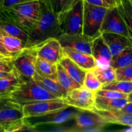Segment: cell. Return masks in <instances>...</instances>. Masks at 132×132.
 <instances>
[{
    "instance_id": "obj_1",
    "label": "cell",
    "mask_w": 132,
    "mask_h": 132,
    "mask_svg": "<svg viewBox=\"0 0 132 132\" xmlns=\"http://www.w3.org/2000/svg\"><path fill=\"white\" fill-rule=\"evenodd\" d=\"M62 34L57 15L40 1L39 16L27 33L24 47L37 46L48 39L57 38Z\"/></svg>"
},
{
    "instance_id": "obj_2",
    "label": "cell",
    "mask_w": 132,
    "mask_h": 132,
    "mask_svg": "<svg viewBox=\"0 0 132 132\" xmlns=\"http://www.w3.org/2000/svg\"><path fill=\"white\" fill-rule=\"evenodd\" d=\"M9 95L14 102L21 106L36 102L59 99L39 86L33 79L24 80Z\"/></svg>"
},
{
    "instance_id": "obj_3",
    "label": "cell",
    "mask_w": 132,
    "mask_h": 132,
    "mask_svg": "<svg viewBox=\"0 0 132 132\" xmlns=\"http://www.w3.org/2000/svg\"><path fill=\"white\" fill-rule=\"evenodd\" d=\"M13 20L28 33L34 26L40 13V1L32 0L6 9Z\"/></svg>"
},
{
    "instance_id": "obj_4",
    "label": "cell",
    "mask_w": 132,
    "mask_h": 132,
    "mask_svg": "<svg viewBox=\"0 0 132 132\" xmlns=\"http://www.w3.org/2000/svg\"><path fill=\"white\" fill-rule=\"evenodd\" d=\"M107 8L92 5L83 1L82 33L94 38L100 35L101 27Z\"/></svg>"
},
{
    "instance_id": "obj_5",
    "label": "cell",
    "mask_w": 132,
    "mask_h": 132,
    "mask_svg": "<svg viewBox=\"0 0 132 132\" xmlns=\"http://www.w3.org/2000/svg\"><path fill=\"white\" fill-rule=\"evenodd\" d=\"M63 34L82 33L83 27V0H79L70 10L57 15Z\"/></svg>"
},
{
    "instance_id": "obj_6",
    "label": "cell",
    "mask_w": 132,
    "mask_h": 132,
    "mask_svg": "<svg viewBox=\"0 0 132 132\" xmlns=\"http://www.w3.org/2000/svg\"><path fill=\"white\" fill-rule=\"evenodd\" d=\"M36 46L24 47L12 59L13 67L24 80L32 79L36 72Z\"/></svg>"
},
{
    "instance_id": "obj_7",
    "label": "cell",
    "mask_w": 132,
    "mask_h": 132,
    "mask_svg": "<svg viewBox=\"0 0 132 132\" xmlns=\"http://www.w3.org/2000/svg\"><path fill=\"white\" fill-rule=\"evenodd\" d=\"M95 92L84 86L68 92L63 100L67 105L79 110L93 111L95 109Z\"/></svg>"
},
{
    "instance_id": "obj_8",
    "label": "cell",
    "mask_w": 132,
    "mask_h": 132,
    "mask_svg": "<svg viewBox=\"0 0 132 132\" xmlns=\"http://www.w3.org/2000/svg\"><path fill=\"white\" fill-rule=\"evenodd\" d=\"M74 122L70 131H100L108 125L101 116L93 111L79 110L73 117Z\"/></svg>"
},
{
    "instance_id": "obj_9",
    "label": "cell",
    "mask_w": 132,
    "mask_h": 132,
    "mask_svg": "<svg viewBox=\"0 0 132 132\" xmlns=\"http://www.w3.org/2000/svg\"><path fill=\"white\" fill-rule=\"evenodd\" d=\"M68 107L63 99H56L24 104L22 110L24 118H31L63 110Z\"/></svg>"
},
{
    "instance_id": "obj_10",
    "label": "cell",
    "mask_w": 132,
    "mask_h": 132,
    "mask_svg": "<svg viewBox=\"0 0 132 132\" xmlns=\"http://www.w3.org/2000/svg\"><path fill=\"white\" fill-rule=\"evenodd\" d=\"M99 32L101 34L106 32L118 34L130 38L127 27L117 6L107 9Z\"/></svg>"
},
{
    "instance_id": "obj_11",
    "label": "cell",
    "mask_w": 132,
    "mask_h": 132,
    "mask_svg": "<svg viewBox=\"0 0 132 132\" xmlns=\"http://www.w3.org/2000/svg\"><path fill=\"white\" fill-rule=\"evenodd\" d=\"M62 48H68L80 52L92 55V37L81 34H62L57 37Z\"/></svg>"
},
{
    "instance_id": "obj_12",
    "label": "cell",
    "mask_w": 132,
    "mask_h": 132,
    "mask_svg": "<svg viewBox=\"0 0 132 132\" xmlns=\"http://www.w3.org/2000/svg\"><path fill=\"white\" fill-rule=\"evenodd\" d=\"M77 112L72 110L70 107H68L63 110L53 112L45 116L26 118V119L30 125L36 127L43 125H60L73 119Z\"/></svg>"
},
{
    "instance_id": "obj_13",
    "label": "cell",
    "mask_w": 132,
    "mask_h": 132,
    "mask_svg": "<svg viewBox=\"0 0 132 132\" xmlns=\"http://www.w3.org/2000/svg\"><path fill=\"white\" fill-rule=\"evenodd\" d=\"M92 55L94 57L96 67L106 68L111 66L112 55L101 34L93 39L92 42Z\"/></svg>"
},
{
    "instance_id": "obj_14",
    "label": "cell",
    "mask_w": 132,
    "mask_h": 132,
    "mask_svg": "<svg viewBox=\"0 0 132 132\" xmlns=\"http://www.w3.org/2000/svg\"><path fill=\"white\" fill-rule=\"evenodd\" d=\"M37 57L52 63L59 62L63 48L57 38H50L36 46Z\"/></svg>"
},
{
    "instance_id": "obj_15",
    "label": "cell",
    "mask_w": 132,
    "mask_h": 132,
    "mask_svg": "<svg viewBox=\"0 0 132 132\" xmlns=\"http://www.w3.org/2000/svg\"><path fill=\"white\" fill-rule=\"evenodd\" d=\"M0 33L6 34L21 39L26 43L27 33L18 25L8 14L6 9L0 8Z\"/></svg>"
},
{
    "instance_id": "obj_16",
    "label": "cell",
    "mask_w": 132,
    "mask_h": 132,
    "mask_svg": "<svg viewBox=\"0 0 132 132\" xmlns=\"http://www.w3.org/2000/svg\"><path fill=\"white\" fill-rule=\"evenodd\" d=\"M101 36L108 46L112 57L119 54L128 46L132 45L131 39L122 35L106 32L101 34Z\"/></svg>"
},
{
    "instance_id": "obj_17",
    "label": "cell",
    "mask_w": 132,
    "mask_h": 132,
    "mask_svg": "<svg viewBox=\"0 0 132 132\" xmlns=\"http://www.w3.org/2000/svg\"><path fill=\"white\" fill-rule=\"evenodd\" d=\"M21 107H9L0 111V128L2 132H8L11 126L24 119Z\"/></svg>"
},
{
    "instance_id": "obj_18",
    "label": "cell",
    "mask_w": 132,
    "mask_h": 132,
    "mask_svg": "<svg viewBox=\"0 0 132 132\" xmlns=\"http://www.w3.org/2000/svg\"><path fill=\"white\" fill-rule=\"evenodd\" d=\"M32 79L46 91L59 99H64L67 96L68 92L59 85L57 79L43 77L35 72Z\"/></svg>"
},
{
    "instance_id": "obj_19",
    "label": "cell",
    "mask_w": 132,
    "mask_h": 132,
    "mask_svg": "<svg viewBox=\"0 0 132 132\" xmlns=\"http://www.w3.org/2000/svg\"><path fill=\"white\" fill-rule=\"evenodd\" d=\"M93 112L102 117L107 124L132 126V115L125 113L121 110L113 111H102L94 109Z\"/></svg>"
},
{
    "instance_id": "obj_20",
    "label": "cell",
    "mask_w": 132,
    "mask_h": 132,
    "mask_svg": "<svg viewBox=\"0 0 132 132\" xmlns=\"http://www.w3.org/2000/svg\"><path fill=\"white\" fill-rule=\"evenodd\" d=\"M59 63L75 81L81 86L83 85L86 70L79 67L63 51Z\"/></svg>"
},
{
    "instance_id": "obj_21",
    "label": "cell",
    "mask_w": 132,
    "mask_h": 132,
    "mask_svg": "<svg viewBox=\"0 0 132 132\" xmlns=\"http://www.w3.org/2000/svg\"><path fill=\"white\" fill-rule=\"evenodd\" d=\"M63 51L75 63L85 70H89L95 67V61L90 54L80 52L68 48H63Z\"/></svg>"
},
{
    "instance_id": "obj_22",
    "label": "cell",
    "mask_w": 132,
    "mask_h": 132,
    "mask_svg": "<svg viewBox=\"0 0 132 132\" xmlns=\"http://www.w3.org/2000/svg\"><path fill=\"white\" fill-rule=\"evenodd\" d=\"M127 99H110L95 95V109L102 111L121 110L128 103Z\"/></svg>"
},
{
    "instance_id": "obj_23",
    "label": "cell",
    "mask_w": 132,
    "mask_h": 132,
    "mask_svg": "<svg viewBox=\"0 0 132 132\" xmlns=\"http://www.w3.org/2000/svg\"><path fill=\"white\" fill-rule=\"evenodd\" d=\"M23 81L21 76L14 68L9 76L0 78V95L10 94Z\"/></svg>"
},
{
    "instance_id": "obj_24",
    "label": "cell",
    "mask_w": 132,
    "mask_h": 132,
    "mask_svg": "<svg viewBox=\"0 0 132 132\" xmlns=\"http://www.w3.org/2000/svg\"><path fill=\"white\" fill-rule=\"evenodd\" d=\"M0 34L4 47L12 57L18 54L24 48L25 43L21 39L6 34L0 33Z\"/></svg>"
},
{
    "instance_id": "obj_25",
    "label": "cell",
    "mask_w": 132,
    "mask_h": 132,
    "mask_svg": "<svg viewBox=\"0 0 132 132\" xmlns=\"http://www.w3.org/2000/svg\"><path fill=\"white\" fill-rule=\"evenodd\" d=\"M117 7L125 21L129 37L132 41V0H118Z\"/></svg>"
},
{
    "instance_id": "obj_26",
    "label": "cell",
    "mask_w": 132,
    "mask_h": 132,
    "mask_svg": "<svg viewBox=\"0 0 132 132\" xmlns=\"http://www.w3.org/2000/svg\"><path fill=\"white\" fill-rule=\"evenodd\" d=\"M36 72L43 77L57 79V63H52L37 57Z\"/></svg>"
},
{
    "instance_id": "obj_27",
    "label": "cell",
    "mask_w": 132,
    "mask_h": 132,
    "mask_svg": "<svg viewBox=\"0 0 132 132\" xmlns=\"http://www.w3.org/2000/svg\"><path fill=\"white\" fill-rule=\"evenodd\" d=\"M57 79L59 85L67 90V92L81 86L69 76L59 63H57Z\"/></svg>"
},
{
    "instance_id": "obj_28",
    "label": "cell",
    "mask_w": 132,
    "mask_h": 132,
    "mask_svg": "<svg viewBox=\"0 0 132 132\" xmlns=\"http://www.w3.org/2000/svg\"><path fill=\"white\" fill-rule=\"evenodd\" d=\"M131 64H132V45L128 46L119 54L112 57L111 61V66L116 69Z\"/></svg>"
},
{
    "instance_id": "obj_29",
    "label": "cell",
    "mask_w": 132,
    "mask_h": 132,
    "mask_svg": "<svg viewBox=\"0 0 132 132\" xmlns=\"http://www.w3.org/2000/svg\"><path fill=\"white\" fill-rule=\"evenodd\" d=\"M91 70L103 86L116 79V69L112 66L106 68H101L95 66Z\"/></svg>"
},
{
    "instance_id": "obj_30",
    "label": "cell",
    "mask_w": 132,
    "mask_h": 132,
    "mask_svg": "<svg viewBox=\"0 0 132 132\" xmlns=\"http://www.w3.org/2000/svg\"><path fill=\"white\" fill-rule=\"evenodd\" d=\"M101 89L115 90L128 95L132 92V82L116 79L110 83L103 85Z\"/></svg>"
},
{
    "instance_id": "obj_31",
    "label": "cell",
    "mask_w": 132,
    "mask_h": 132,
    "mask_svg": "<svg viewBox=\"0 0 132 132\" xmlns=\"http://www.w3.org/2000/svg\"><path fill=\"white\" fill-rule=\"evenodd\" d=\"M82 86L87 88L88 89L92 90V91L96 92L97 91L102 88L103 85L97 78L92 70H86V72Z\"/></svg>"
},
{
    "instance_id": "obj_32",
    "label": "cell",
    "mask_w": 132,
    "mask_h": 132,
    "mask_svg": "<svg viewBox=\"0 0 132 132\" xmlns=\"http://www.w3.org/2000/svg\"><path fill=\"white\" fill-rule=\"evenodd\" d=\"M116 80L132 82V64L116 69Z\"/></svg>"
},
{
    "instance_id": "obj_33",
    "label": "cell",
    "mask_w": 132,
    "mask_h": 132,
    "mask_svg": "<svg viewBox=\"0 0 132 132\" xmlns=\"http://www.w3.org/2000/svg\"><path fill=\"white\" fill-rule=\"evenodd\" d=\"M95 94L99 96L110 98V99H127L128 98V94L112 90L101 89V90L97 91L95 92Z\"/></svg>"
},
{
    "instance_id": "obj_34",
    "label": "cell",
    "mask_w": 132,
    "mask_h": 132,
    "mask_svg": "<svg viewBox=\"0 0 132 132\" xmlns=\"http://www.w3.org/2000/svg\"><path fill=\"white\" fill-rule=\"evenodd\" d=\"M22 106L14 102L9 95H0V111L9 107H21Z\"/></svg>"
},
{
    "instance_id": "obj_35",
    "label": "cell",
    "mask_w": 132,
    "mask_h": 132,
    "mask_svg": "<svg viewBox=\"0 0 132 132\" xmlns=\"http://www.w3.org/2000/svg\"><path fill=\"white\" fill-rule=\"evenodd\" d=\"M83 1L92 5L103 6L108 9V8L117 6L118 0H83Z\"/></svg>"
},
{
    "instance_id": "obj_36",
    "label": "cell",
    "mask_w": 132,
    "mask_h": 132,
    "mask_svg": "<svg viewBox=\"0 0 132 132\" xmlns=\"http://www.w3.org/2000/svg\"><path fill=\"white\" fill-rule=\"evenodd\" d=\"M13 57H7L0 60V72L10 73L14 70L12 59Z\"/></svg>"
},
{
    "instance_id": "obj_37",
    "label": "cell",
    "mask_w": 132,
    "mask_h": 132,
    "mask_svg": "<svg viewBox=\"0 0 132 132\" xmlns=\"http://www.w3.org/2000/svg\"><path fill=\"white\" fill-rule=\"evenodd\" d=\"M79 1V0H61L60 10L57 14V15L64 14V12L68 11Z\"/></svg>"
},
{
    "instance_id": "obj_38",
    "label": "cell",
    "mask_w": 132,
    "mask_h": 132,
    "mask_svg": "<svg viewBox=\"0 0 132 132\" xmlns=\"http://www.w3.org/2000/svg\"><path fill=\"white\" fill-rule=\"evenodd\" d=\"M46 6L57 15L60 10L61 0H40Z\"/></svg>"
},
{
    "instance_id": "obj_39",
    "label": "cell",
    "mask_w": 132,
    "mask_h": 132,
    "mask_svg": "<svg viewBox=\"0 0 132 132\" xmlns=\"http://www.w3.org/2000/svg\"><path fill=\"white\" fill-rule=\"evenodd\" d=\"M28 1L32 0H0V8L3 9H7L17 4Z\"/></svg>"
},
{
    "instance_id": "obj_40",
    "label": "cell",
    "mask_w": 132,
    "mask_h": 132,
    "mask_svg": "<svg viewBox=\"0 0 132 132\" xmlns=\"http://www.w3.org/2000/svg\"><path fill=\"white\" fill-rule=\"evenodd\" d=\"M0 55H3V56H6V57H12L7 52V51L6 50V49L4 47L3 45L2 41H1V36L0 34Z\"/></svg>"
},
{
    "instance_id": "obj_41",
    "label": "cell",
    "mask_w": 132,
    "mask_h": 132,
    "mask_svg": "<svg viewBox=\"0 0 132 132\" xmlns=\"http://www.w3.org/2000/svg\"><path fill=\"white\" fill-rule=\"evenodd\" d=\"M121 110L125 112V113L132 115V103H131V102H128L127 104Z\"/></svg>"
},
{
    "instance_id": "obj_42",
    "label": "cell",
    "mask_w": 132,
    "mask_h": 132,
    "mask_svg": "<svg viewBox=\"0 0 132 132\" xmlns=\"http://www.w3.org/2000/svg\"><path fill=\"white\" fill-rule=\"evenodd\" d=\"M127 100L128 102H131V103H132V92L128 95Z\"/></svg>"
},
{
    "instance_id": "obj_43",
    "label": "cell",
    "mask_w": 132,
    "mask_h": 132,
    "mask_svg": "<svg viewBox=\"0 0 132 132\" xmlns=\"http://www.w3.org/2000/svg\"><path fill=\"white\" fill-rule=\"evenodd\" d=\"M7 57H6V56H3V55H0V60H1V59H5V58H7Z\"/></svg>"
},
{
    "instance_id": "obj_44",
    "label": "cell",
    "mask_w": 132,
    "mask_h": 132,
    "mask_svg": "<svg viewBox=\"0 0 132 132\" xmlns=\"http://www.w3.org/2000/svg\"><path fill=\"white\" fill-rule=\"evenodd\" d=\"M0 131H1V129H0Z\"/></svg>"
}]
</instances>
